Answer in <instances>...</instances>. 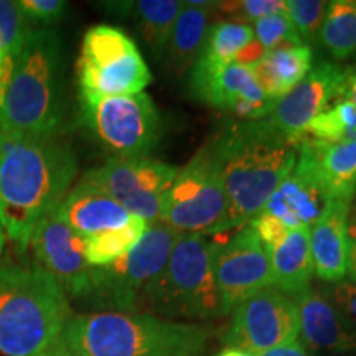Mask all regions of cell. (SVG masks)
<instances>
[{
	"instance_id": "cell-10",
	"label": "cell",
	"mask_w": 356,
	"mask_h": 356,
	"mask_svg": "<svg viewBox=\"0 0 356 356\" xmlns=\"http://www.w3.org/2000/svg\"><path fill=\"white\" fill-rule=\"evenodd\" d=\"M180 233L165 225H152L126 256L104 267H92L88 299L113 312H136L142 293L162 273Z\"/></svg>"
},
{
	"instance_id": "cell-21",
	"label": "cell",
	"mask_w": 356,
	"mask_h": 356,
	"mask_svg": "<svg viewBox=\"0 0 356 356\" xmlns=\"http://www.w3.org/2000/svg\"><path fill=\"white\" fill-rule=\"evenodd\" d=\"M297 149L309 155L314 170L333 200L353 202L356 193V139L320 142L300 136Z\"/></svg>"
},
{
	"instance_id": "cell-2",
	"label": "cell",
	"mask_w": 356,
	"mask_h": 356,
	"mask_svg": "<svg viewBox=\"0 0 356 356\" xmlns=\"http://www.w3.org/2000/svg\"><path fill=\"white\" fill-rule=\"evenodd\" d=\"M213 140L228 197V229L243 228L296 165L297 144L264 119L226 124Z\"/></svg>"
},
{
	"instance_id": "cell-41",
	"label": "cell",
	"mask_w": 356,
	"mask_h": 356,
	"mask_svg": "<svg viewBox=\"0 0 356 356\" xmlns=\"http://www.w3.org/2000/svg\"><path fill=\"white\" fill-rule=\"evenodd\" d=\"M216 356H256V355H251L248 353V351L239 350V348H233V346H226V348H222Z\"/></svg>"
},
{
	"instance_id": "cell-17",
	"label": "cell",
	"mask_w": 356,
	"mask_h": 356,
	"mask_svg": "<svg viewBox=\"0 0 356 356\" xmlns=\"http://www.w3.org/2000/svg\"><path fill=\"white\" fill-rule=\"evenodd\" d=\"M333 202L318 180L309 155L297 149L296 165L270 195L262 211L279 218L289 229L312 228Z\"/></svg>"
},
{
	"instance_id": "cell-5",
	"label": "cell",
	"mask_w": 356,
	"mask_h": 356,
	"mask_svg": "<svg viewBox=\"0 0 356 356\" xmlns=\"http://www.w3.org/2000/svg\"><path fill=\"white\" fill-rule=\"evenodd\" d=\"M63 42L53 29L32 30L17 58L0 127L35 137H56L63 127Z\"/></svg>"
},
{
	"instance_id": "cell-26",
	"label": "cell",
	"mask_w": 356,
	"mask_h": 356,
	"mask_svg": "<svg viewBox=\"0 0 356 356\" xmlns=\"http://www.w3.org/2000/svg\"><path fill=\"white\" fill-rule=\"evenodd\" d=\"M318 43L337 61L356 56V0L327 2Z\"/></svg>"
},
{
	"instance_id": "cell-7",
	"label": "cell",
	"mask_w": 356,
	"mask_h": 356,
	"mask_svg": "<svg viewBox=\"0 0 356 356\" xmlns=\"http://www.w3.org/2000/svg\"><path fill=\"white\" fill-rule=\"evenodd\" d=\"M228 197L213 140L178 168L163 200L160 225L180 234L222 233L228 229Z\"/></svg>"
},
{
	"instance_id": "cell-43",
	"label": "cell",
	"mask_w": 356,
	"mask_h": 356,
	"mask_svg": "<svg viewBox=\"0 0 356 356\" xmlns=\"http://www.w3.org/2000/svg\"><path fill=\"white\" fill-rule=\"evenodd\" d=\"M6 241H7V234H6V231H3L2 222H0V256H2L3 248H6Z\"/></svg>"
},
{
	"instance_id": "cell-30",
	"label": "cell",
	"mask_w": 356,
	"mask_h": 356,
	"mask_svg": "<svg viewBox=\"0 0 356 356\" xmlns=\"http://www.w3.org/2000/svg\"><path fill=\"white\" fill-rule=\"evenodd\" d=\"M30 32V20L20 3L0 0V61L7 56H19Z\"/></svg>"
},
{
	"instance_id": "cell-38",
	"label": "cell",
	"mask_w": 356,
	"mask_h": 356,
	"mask_svg": "<svg viewBox=\"0 0 356 356\" xmlns=\"http://www.w3.org/2000/svg\"><path fill=\"white\" fill-rule=\"evenodd\" d=\"M256 356H314V353L302 343L300 338H296V340L287 341V343L279 345Z\"/></svg>"
},
{
	"instance_id": "cell-19",
	"label": "cell",
	"mask_w": 356,
	"mask_h": 356,
	"mask_svg": "<svg viewBox=\"0 0 356 356\" xmlns=\"http://www.w3.org/2000/svg\"><path fill=\"white\" fill-rule=\"evenodd\" d=\"M351 202L335 200L327 213L310 228V254L314 275L325 284L345 280L350 254Z\"/></svg>"
},
{
	"instance_id": "cell-20",
	"label": "cell",
	"mask_w": 356,
	"mask_h": 356,
	"mask_svg": "<svg viewBox=\"0 0 356 356\" xmlns=\"http://www.w3.org/2000/svg\"><path fill=\"white\" fill-rule=\"evenodd\" d=\"M55 210L60 220L83 238L121 228L132 218L106 191L86 180L74 185Z\"/></svg>"
},
{
	"instance_id": "cell-6",
	"label": "cell",
	"mask_w": 356,
	"mask_h": 356,
	"mask_svg": "<svg viewBox=\"0 0 356 356\" xmlns=\"http://www.w3.org/2000/svg\"><path fill=\"white\" fill-rule=\"evenodd\" d=\"M213 256L215 243L208 236L181 234L139 305L175 322L198 323L221 317Z\"/></svg>"
},
{
	"instance_id": "cell-39",
	"label": "cell",
	"mask_w": 356,
	"mask_h": 356,
	"mask_svg": "<svg viewBox=\"0 0 356 356\" xmlns=\"http://www.w3.org/2000/svg\"><path fill=\"white\" fill-rule=\"evenodd\" d=\"M340 99L350 101L356 109V65L345 70L343 81H341L340 91H338L337 96V101Z\"/></svg>"
},
{
	"instance_id": "cell-13",
	"label": "cell",
	"mask_w": 356,
	"mask_h": 356,
	"mask_svg": "<svg viewBox=\"0 0 356 356\" xmlns=\"http://www.w3.org/2000/svg\"><path fill=\"white\" fill-rule=\"evenodd\" d=\"M188 91L193 99L234 115L238 121H259L277 104L261 91L251 68L236 63L197 60L188 71Z\"/></svg>"
},
{
	"instance_id": "cell-28",
	"label": "cell",
	"mask_w": 356,
	"mask_h": 356,
	"mask_svg": "<svg viewBox=\"0 0 356 356\" xmlns=\"http://www.w3.org/2000/svg\"><path fill=\"white\" fill-rule=\"evenodd\" d=\"M254 40L251 25L220 20L208 26L197 60L208 63H233L234 56Z\"/></svg>"
},
{
	"instance_id": "cell-33",
	"label": "cell",
	"mask_w": 356,
	"mask_h": 356,
	"mask_svg": "<svg viewBox=\"0 0 356 356\" xmlns=\"http://www.w3.org/2000/svg\"><path fill=\"white\" fill-rule=\"evenodd\" d=\"M215 8H220L231 15V20L249 25V22L256 24L264 17L286 13V0H238V2H215Z\"/></svg>"
},
{
	"instance_id": "cell-23",
	"label": "cell",
	"mask_w": 356,
	"mask_h": 356,
	"mask_svg": "<svg viewBox=\"0 0 356 356\" xmlns=\"http://www.w3.org/2000/svg\"><path fill=\"white\" fill-rule=\"evenodd\" d=\"M314 68V51L307 44L267 51L251 68L261 91L277 102L304 79Z\"/></svg>"
},
{
	"instance_id": "cell-29",
	"label": "cell",
	"mask_w": 356,
	"mask_h": 356,
	"mask_svg": "<svg viewBox=\"0 0 356 356\" xmlns=\"http://www.w3.org/2000/svg\"><path fill=\"white\" fill-rule=\"evenodd\" d=\"M302 136L320 142L353 140L356 139V109L350 101H337L315 115Z\"/></svg>"
},
{
	"instance_id": "cell-3",
	"label": "cell",
	"mask_w": 356,
	"mask_h": 356,
	"mask_svg": "<svg viewBox=\"0 0 356 356\" xmlns=\"http://www.w3.org/2000/svg\"><path fill=\"white\" fill-rule=\"evenodd\" d=\"M210 338L200 323L102 310L73 315L61 345L70 356H202Z\"/></svg>"
},
{
	"instance_id": "cell-25",
	"label": "cell",
	"mask_w": 356,
	"mask_h": 356,
	"mask_svg": "<svg viewBox=\"0 0 356 356\" xmlns=\"http://www.w3.org/2000/svg\"><path fill=\"white\" fill-rule=\"evenodd\" d=\"M131 13L137 32L144 43L157 58L165 55L173 25L184 2L178 0H139V2L119 3Z\"/></svg>"
},
{
	"instance_id": "cell-37",
	"label": "cell",
	"mask_w": 356,
	"mask_h": 356,
	"mask_svg": "<svg viewBox=\"0 0 356 356\" xmlns=\"http://www.w3.org/2000/svg\"><path fill=\"white\" fill-rule=\"evenodd\" d=\"M266 53L267 51L261 47V43L254 38L251 43L246 44V47H244L243 50L234 56L233 63L246 66V68H252V66L259 63L262 58L266 56Z\"/></svg>"
},
{
	"instance_id": "cell-4",
	"label": "cell",
	"mask_w": 356,
	"mask_h": 356,
	"mask_svg": "<svg viewBox=\"0 0 356 356\" xmlns=\"http://www.w3.org/2000/svg\"><path fill=\"white\" fill-rule=\"evenodd\" d=\"M73 315L63 287L42 266H0V353L40 356L60 348Z\"/></svg>"
},
{
	"instance_id": "cell-18",
	"label": "cell",
	"mask_w": 356,
	"mask_h": 356,
	"mask_svg": "<svg viewBox=\"0 0 356 356\" xmlns=\"http://www.w3.org/2000/svg\"><path fill=\"white\" fill-rule=\"evenodd\" d=\"M293 300L299 309V338L312 353H356V330L322 291L310 287Z\"/></svg>"
},
{
	"instance_id": "cell-1",
	"label": "cell",
	"mask_w": 356,
	"mask_h": 356,
	"mask_svg": "<svg viewBox=\"0 0 356 356\" xmlns=\"http://www.w3.org/2000/svg\"><path fill=\"white\" fill-rule=\"evenodd\" d=\"M76 175V155L56 137L0 127V222L17 248H29L33 229L61 203Z\"/></svg>"
},
{
	"instance_id": "cell-35",
	"label": "cell",
	"mask_w": 356,
	"mask_h": 356,
	"mask_svg": "<svg viewBox=\"0 0 356 356\" xmlns=\"http://www.w3.org/2000/svg\"><path fill=\"white\" fill-rule=\"evenodd\" d=\"M20 7L26 19L44 26H50L63 19L68 8L65 0H20Z\"/></svg>"
},
{
	"instance_id": "cell-22",
	"label": "cell",
	"mask_w": 356,
	"mask_h": 356,
	"mask_svg": "<svg viewBox=\"0 0 356 356\" xmlns=\"http://www.w3.org/2000/svg\"><path fill=\"white\" fill-rule=\"evenodd\" d=\"M273 286L296 299L309 291L314 279L310 254V228L289 231L282 243L269 252Z\"/></svg>"
},
{
	"instance_id": "cell-8",
	"label": "cell",
	"mask_w": 356,
	"mask_h": 356,
	"mask_svg": "<svg viewBox=\"0 0 356 356\" xmlns=\"http://www.w3.org/2000/svg\"><path fill=\"white\" fill-rule=\"evenodd\" d=\"M79 99L144 92L152 73L134 40L113 25H95L84 33L76 63Z\"/></svg>"
},
{
	"instance_id": "cell-14",
	"label": "cell",
	"mask_w": 356,
	"mask_h": 356,
	"mask_svg": "<svg viewBox=\"0 0 356 356\" xmlns=\"http://www.w3.org/2000/svg\"><path fill=\"white\" fill-rule=\"evenodd\" d=\"M215 277L220 293L221 315H228L236 305L273 286L270 259L261 239L249 226H243L228 241H215Z\"/></svg>"
},
{
	"instance_id": "cell-36",
	"label": "cell",
	"mask_w": 356,
	"mask_h": 356,
	"mask_svg": "<svg viewBox=\"0 0 356 356\" xmlns=\"http://www.w3.org/2000/svg\"><path fill=\"white\" fill-rule=\"evenodd\" d=\"M322 292L356 330V284L350 282V280L327 284Z\"/></svg>"
},
{
	"instance_id": "cell-40",
	"label": "cell",
	"mask_w": 356,
	"mask_h": 356,
	"mask_svg": "<svg viewBox=\"0 0 356 356\" xmlns=\"http://www.w3.org/2000/svg\"><path fill=\"white\" fill-rule=\"evenodd\" d=\"M348 236H350V254H348V270L346 277L350 282L356 284V221L351 225L348 220Z\"/></svg>"
},
{
	"instance_id": "cell-32",
	"label": "cell",
	"mask_w": 356,
	"mask_h": 356,
	"mask_svg": "<svg viewBox=\"0 0 356 356\" xmlns=\"http://www.w3.org/2000/svg\"><path fill=\"white\" fill-rule=\"evenodd\" d=\"M252 30H254V38L266 51L304 44L297 30L293 29L292 22L289 20L287 13H275V15L264 17V19L256 22Z\"/></svg>"
},
{
	"instance_id": "cell-34",
	"label": "cell",
	"mask_w": 356,
	"mask_h": 356,
	"mask_svg": "<svg viewBox=\"0 0 356 356\" xmlns=\"http://www.w3.org/2000/svg\"><path fill=\"white\" fill-rule=\"evenodd\" d=\"M248 226L254 231L257 238L261 239L262 246L266 248L267 254H269L273 249L277 248L279 244L286 239L289 231H291L282 221L279 220V218L269 215V213L266 211L257 213V215L248 222Z\"/></svg>"
},
{
	"instance_id": "cell-15",
	"label": "cell",
	"mask_w": 356,
	"mask_h": 356,
	"mask_svg": "<svg viewBox=\"0 0 356 356\" xmlns=\"http://www.w3.org/2000/svg\"><path fill=\"white\" fill-rule=\"evenodd\" d=\"M29 246L37 264L58 280L68 299H88L92 286V266L84 256V238L61 221L56 210L38 222Z\"/></svg>"
},
{
	"instance_id": "cell-11",
	"label": "cell",
	"mask_w": 356,
	"mask_h": 356,
	"mask_svg": "<svg viewBox=\"0 0 356 356\" xmlns=\"http://www.w3.org/2000/svg\"><path fill=\"white\" fill-rule=\"evenodd\" d=\"M177 173L178 167L152 157H109L101 167L84 173L81 180L106 191L131 216L157 225Z\"/></svg>"
},
{
	"instance_id": "cell-31",
	"label": "cell",
	"mask_w": 356,
	"mask_h": 356,
	"mask_svg": "<svg viewBox=\"0 0 356 356\" xmlns=\"http://www.w3.org/2000/svg\"><path fill=\"white\" fill-rule=\"evenodd\" d=\"M287 17L297 30L302 43L314 47L318 43V35L322 30L327 2L323 0H286Z\"/></svg>"
},
{
	"instance_id": "cell-42",
	"label": "cell",
	"mask_w": 356,
	"mask_h": 356,
	"mask_svg": "<svg viewBox=\"0 0 356 356\" xmlns=\"http://www.w3.org/2000/svg\"><path fill=\"white\" fill-rule=\"evenodd\" d=\"M40 356H70V353H68V351H66V350L63 348V345H61V346H60V348L53 350V351H50V353H44V355H40Z\"/></svg>"
},
{
	"instance_id": "cell-12",
	"label": "cell",
	"mask_w": 356,
	"mask_h": 356,
	"mask_svg": "<svg viewBox=\"0 0 356 356\" xmlns=\"http://www.w3.org/2000/svg\"><path fill=\"white\" fill-rule=\"evenodd\" d=\"M299 332L296 300L270 286L234 307L225 340L233 348L259 355L296 340Z\"/></svg>"
},
{
	"instance_id": "cell-24",
	"label": "cell",
	"mask_w": 356,
	"mask_h": 356,
	"mask_svg": "<svg viewBox=\"0 0 356 356\" xmlns=\"http://www.w3.org/2000/svg\"><path fill=\"white\" fill-rule=\"evenodd\" d=\"M213 8L215 2L208 7H193L188 2H184L163 55V60L178 76L190 71L197 61L204 35L210 26Z\"/></svg>"
},
{
	"instance_id": "cell-16",
	"label": "cell",
	"mask_w": 356,
	"mask_h": 356,
	"mask_svg": "<svg viewBox=\"0 0 356 356\" xmlns=\"http://www.w3.org/2000/svg\"><path fill=\"white\" fill-rule=\"evenodd\" d=\"M343 68L330 61H320L314 65L309 74L292 91L280 97L266 121L275 131L297 144V139L312 119L323 113L330 102L337 99L343 81Z\"/></svg>"
},
{
	"instance_id": "cell-9",
	"label": "cell",
	"mask_w": 356,
	"mask_h": 356,
	"mask_svg": "<svg viewBox=\"0 0 356 356\" xmlns=\"http://www.w3.org/2000/svg\"><path fill=\"white\" fill-rule=\"evenodd\" d=\"M84 127L111 157H150L162 137V119L145 92L81 101Z\"/></svg>"
},
{
	"instance_id": "cell-27",
	"label": "cell",
	"mask_w": 356,
	"mask_h": 356,
	"mask_svg": "<svg viewBox=\"0 0 356 356\" xmlns=\"http://www.w3.org/2000/svg\"><path fill=\"white\" fill-rule=\"evenodd\" d=\"M152 225L132 216L121 228L104 231L84 238V256L89 266L104 267L126 256L137 243L144 238Z\"/></svg>"
},
{
	"instance_id": "cell-44",
	"label": "cell",
	"mask_w": 356,
	"mask_h": 356,
	"mask_svg": "<svg viewBox=\"0 0 356 356\" xmlns=\"http://www.w3.org/2000/svg\"><path fill=\"white\" fill-rule=\"evenodd\" d=\"M320 356H350V355H320Z\"/></svg>"
}]
</instances>
